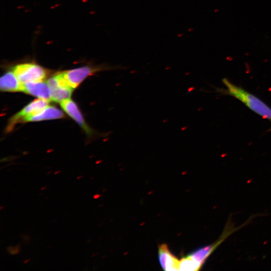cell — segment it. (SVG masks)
<instances>
[{
	"label": "cell",
	"instance_id": "cell-7",
	"mask_svg": "<svg viewBox=\"0 0 271 271\" xmlns=\"http://www.w3.org/2000/svg\"><path fill=\"white\" fill-rule=\"evenodd\" d=\"M158 258L162 268L166 271L179 270V260L170 251L167 244L158 247Z\"/></svg>",
	"mask_w": 271,
	"mask_h": 271
},
{
	"label": "cell",
	"instance_id": "cell-8",
	"mask_svg": "<svg viewBox=\"0 0 271 271\" xmlns=\"http://www.w3.org/2000/svg\"><path fill=\"white\" fill-rule=\"evenodd\" d=\"M22 91L40 99L52 100L51 89L47 82L43 81L23 83Z\"/></svg>",
	"mask_w": 271,
	"mask_h": 271
},
{
	"label": "cell",
	"instance_id": "cell-6",
	"mask_svg": "<svg viewBox=\"0 0 271 271\" xmlns=\"http://www.w3.org/2000/svg\"><path fill=\"white\" fill-rule=\"evenodd\" d=\"M100 69L90 66H83L63 71L62 73L70 86L74 89L88 76Z\"/></svg>",
	"mask_w": 271,
	"mask_h": 271
},
{
	"label": "cell",
	"instance_id": "cell-10",
	"mask_svg": "<svg viewBox=\"0 0 271 271\" xmlns=\"http://www.w3.org/2000/svg\"><path fill=\"white\" fill-rule=\"evenodd\" d=\"M63 112L59 108L52 106H47L40 112L27 116L22 121H38L45 120L59 119L64 117Z\"/></svg>",
	"mask_w": 271,
	"mask_h": 271
},
{
	"label": "cell",
	"instance_id": "cell-1",
	"mask_svg": "<svg viewBox=\"0 0 271 271\" xmlns=\"http://www.w3.org/2000/svg\"><path fill=\"white\" fill-rule=\"evenodd\" d=\"M222 82L225 89H217V91L229 95L239 100L250 110L264 119H271V108L263 101L243 88L231 82L227 78Z\"/></svg>",
	"mask_w": 271,
	"mask_h": 271
},
{
	"label": "cell",
	"instance_id": "cell-14",
	"mask_svg": "<svg viewBox=\"0 0 271 271\" xmlns=\"http://www.w3.org/2000/svg\"><path fill=\"white\" fill-rule=\"evenodd\" d=\"M22 238L23 239V241H28V239H30V238H29V236H28V235H23L22 236Z\"/></svg>",
	"mask_w": 271,
	"mask_h": 271
},
{
	"label": "cell",
	"instance_id": "cell-13",
	"mask_svg": "<svg viewBox=\"0 0 271 271\" xmlns=\"http://www.w3.org/2000/svg\"><path fill=\"white\" fill-rule=\"evenodd\" d=\"M20 244H18L16 246H9L7 247V249L8 252L11 255H15L18 254L20 251Z\"/></svg>",
	"mask_w": 271,
	"mask_h": 271
},
{
	"label": "cell",
	"instance_id": "cell-9",
	"mask_svg": "<svg viewBox=\"0 0 271 271\" xmlns=\"http://www.w3.org/2000/svg\"><path fill=\"white\" fill-rule=\"evenodd\" d=\"M60 105L64 111L72 118L87 134H90L91 130L85 122L84 118L77 104L70 98L60 102Z\"/></svg>",
	"mask_w": 271,
	"mask_h": 271
},
{
	"label": "cell",
	"instance_id": "cell-4",
	"mask_svg": "<svg viewBox=\"0 0 271 271\" xmlns=\"http://www.w3.org/2000/svg\"><path fill=\"white\" fill-rule=\"evenodd\" d=\"M51 91L52 100L61 102V101L70 98L73 90L62 72H60L47 80Z\"/></svg>",
	"mask_w": 271,
	"mask_h": 271
},
{
	"label": "cell",
	"instance_id": "cell-5",
	"mask_svg": "<svg viewBox=\"0 0 271 271\" xmlns=\"http://www.w3.org/2000/svg\"><path fill=\"white\" fill-rule=\"evenodd\" d=\"M49 101L40 98L31 102L10 119L7 130L8 132L12 130L17 122L27 116L40 112L46 107Z\"/></svg>",
	"mask_w": 271,
	"mask_h": 271
},
{
	"label": "cell",
	"instance_id": "cell-11",
	"mask_svg": "<svg viewBox=\"0 0 271 271\" xmlns=\"http://www.w3.org/2000/svg\"><path fill=\"white\" fill-rule=\"evenodd\" d=\"M22 86L13 71L6 72L0 79V88L3 91H22Z\"/></svg>",
	"mask_w": 271,
	"mask_h": 271
},
{
	"label": "cell",
	"instance_id": "cell-2",
	"mask_svg": "<svg viewBox=\"0 0 271 271\" xmlns=\"http://www.w3.org/2000/svg\"><path fill=\"white\" fill-rule=\"evenodd\" d=\"M253 218V217H250L242 225L236 227L232 222L230 217L225 224L222 232L215 241L210 244L198 248L188 255L197 263L201 269L208 258L223 241L237 230L248 224Z\"/></svg>",
	"mask_w": 271,
	"mask_h": 271
},
{
	"label": "cell",
	"instance_id": "cell-15",
	"mask_svg": "<svg viewBox=\"0 0 271 271\" xmlns=\"http://www.w3.org/2000/svg\"><path fill=\"white\" fill-rule=\"evenodd\" d=\"M270 121H271V119H270ZM269 130H271V126H270V128L269 129Z\"/></svg>",
	"mask_w": 271,
	"mask_h": 271
},
{
	"label": "cell",
	"instance_id": "cell-3",
	"mask_svg": "<svg viewBox=\"0 0 271 271\" xmlns=\"http://www.w3.org/2000/svg\"><path fill=\"white\" fill-rule=\"evenodd\" d=\"M13 72L22 84L43 81L47 75L44 68L33 63L18 64L14 67Z\"/></svg>",
	"mask_w": 271,
	"mask_h": 271
},
{
	"label": "cell",
	"instance_id": "cell-12",
	"mask_svg": "<svg viewBox=\"0 0 271 271\" xmlns=\"http://www.w3.org/2000/svg\"><path fill=\"white\" fill-rule=\"evenodd\" d=\"M200 269L197 263L188 254L179 260V270L196 271Z\"/></svg>",
	"mask_w": 271,
	"mask_h": 271
}]
</instances>
